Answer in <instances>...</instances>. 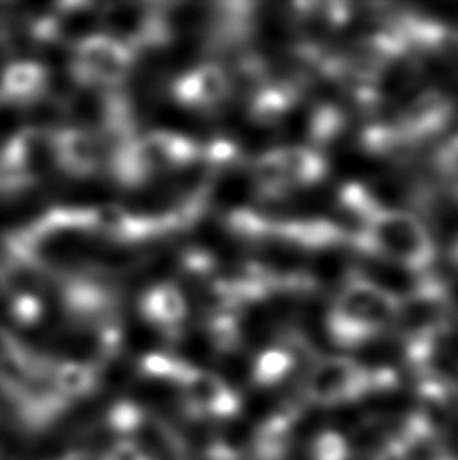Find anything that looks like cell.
Segmentation results:
<instances>
[{"label": "cell", "instance_id": "obj_2", "mask_svg": "<svg viewBox=\"0 0 458 460\" xmlns=\"http://www.w3.org/2000/svg\"><path fill=\"white\" fill-rule=\"evenodd\" d=\"M370 234L382 254L402 265H424L430 259V238L427 230L418 220L404 212H378L372 220Z\"/></svg>", "mask_w": 458, "mask_h": 460}, {"label": "cell", "instance_id": "obj_8", "mask_svg": "<svg viewBox=\"0 0 458 460\" xmlns=\"http://www.w3.org/2000/svg\"><path fill=\"white\" fill-rule=\"evenodd\" d=\"M142 314L150 323L160 327H174L186 314L182 293L172 285H158L144 295Z\"/></svg>", "mask_w": 458, "mask_h": 460}, {"label": "cell", "instance_id": "obj_11", "mask_svg": "<svg viewBox=\"0 0 458 460\" xmlns=\"http://www.w3.org/2000/svg\"><path fill=\"white\" fill-rule=\"evenodd\" d=\"M48 380L53 388L65 396H84L97 385V372L93 366L81 364V361H59V364H51Z\"/></svg>", "mask_w": 458, "mask_h": 460}, {"label": "cell", "instance_id": "obj_1", "mask_svg": "<svg viewBox=\"0 0 458 460\" xmlns=\"http://www.w3.org/2000/svg\"><path fill=\"white\" fill-rule=\"evenodd\" d=\"M134 65V47L110 35L79 40L73 51V75L85 85H116Z\"/></svg>", "mask_w": 458, "mask_h": 460}, {"label": "cell", "instance_id": "obj_15", "mask_svg": "<svg viewBox=\"0 0 458 460\" xmlns=\"http://www.w3.org/2000/svg\"><path fill=\"white\" fill-rule=\"evenodd\" d=\"M451 180H453L454 190L458 192V155H456L454 162H453V166H451Z\"/></svg>", "mask_w": 458, "mask_h": 460}, {"label": "cell", "instance_id": "obj_6", "mask_svg": "<svg viewBox=\"0 0 458 460\" xmlns=\"http://www.w3.org/2000/svg\"><path fill=\"white\" fill-rule=\"evenodd\" d=\"M319 172V162L305 150H283L265 155L255 166V174L265 184L309 182Z\"/></svg>", "mask_w": 458, "mask_h": 460}, {"label": "cell", "instance_id": "obj_9", "mask_svg": "<svg viewBox=\"0 0 458 460\" xmlns=\"http://www.w3.org/2000/svg\"><path fill=\"white\" fill-rule=\"evenodd\" d=\"M225 93V77L215 67H202L192 75L178 81L176 95L180 102L194 105H210Z\"/></svg>", "mask_w": 458, "mask_h": 460}, {"label": "cell", "instance_id": "obj_3", "mask_svg": "<svg viewBox=\"0 0 458 460\" xmlns=\"http://www.w3.org/2000/svg\"><path fill=\"white\" fill-rule=\"evenodd\" d=\"M338 314L346 323L362 327H382L394 322L400 305L394 295L370 283H357L341 295Z\"/></svg>", "mask_w": 458, "mask_h": 460}, {"label": "cell", "instance_id": "obj_10", "mask_svg": "<svg viewBox=\"0 0 458 460\" xmlns=\"http://www.w3.org/2000/svg\"><path fill=\"white\" fill-rule=\"evenodd\" d=\"M180 384H182L188 398H190L196 406L220 410L223 406H228V402H231V394H228L226 385L220 382L216 376H212L208 372L188 367V372L184 374L182 380H180Z\"/></svg>", "mask_w": 458, "mask_h": 460}, {"label": "cell", "instance_id": "obj_12", "mask_svg": "<svg viewBox=\"0 0 458 460\" xmlns=\"http://www.w3.org/2000/svg\"><path fill=\"white\" fill-rule=\"evenodd\" d=\"M445 113V102L440 95H422L410 110H408V121L412 128H424L436 121Z\"/></svg>", "mask_w": 458, "mask_h": 460}, {"label": "cell", "instance_id": "obj_5", "mask_svg": "<svg viewBox=\"0 0 458 460\" xmlns=\"http://www.w3.org/2000/svg\"><path fill=\"white\" fill-rule=\"evenodd\" d=\"M362 385V369L346 358L323 359L307 380V390L319 402H338L348 398Z\"/></svg>", "mask_w": 458, "mask_h": 460}, {"label": "cell", "instance_id": "obj_7", "mask_svg": "<svg viewBox=\"0 0 458 460\" xmlns=\"http://www.w3.org/2000/svg\"><path fill=\"white\" fill-rule=\"evenodd\" d=\"M48 73L40 63L16 61L0 77V100L11 103L35 102L47 92Z\"/></svg>", "mask_w": 458, "mask_h": 460}, {"label": "cell", "instance_id": "obj_13", "mask_svg": "<svg viewBox=\"0 0 458 460\" xmlns=\"http://www.w3.org/2000/svg\"><path fill=\"white\" fill-rule=\"evenodd\" d=\"M11 311L19 325H35L43 315V303L32 293H16Z\"/></svg>", "mask_w": 458, "mask_h": 460}, {"label": "cell", "instance_id": "obj_14", "mask_svg": "<svg viewBox=\"0 0 458 460\" xmlns=\"http://www.w3.org/2000/svg\"><path fill=\"white\" fill-rule=\"evenodd\" d=\"M285 367H287V359L283 358V353H267L260 359L257 374L260 380H275V377H279L285 372Z\"/></svg>", "mask_w": 458, "mask_h": 460}, {"label": "cell", "instance_id": "obj_4", "mask_svg": "<svg viewBox=\"0 0 458 460\" xmlns=\"http://www.w3.org/2000/svg\"><path fill=\"white\" fill-rule=\"evenodd\" d=\"M59 166L71 176H92L101 166V144L93 134L79 128H65L48 137Z\"/></svg>", "mask_w": 458, "mask_h": 460}]
</instances>
